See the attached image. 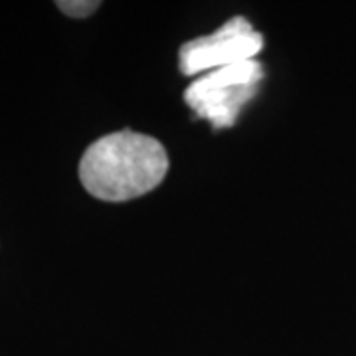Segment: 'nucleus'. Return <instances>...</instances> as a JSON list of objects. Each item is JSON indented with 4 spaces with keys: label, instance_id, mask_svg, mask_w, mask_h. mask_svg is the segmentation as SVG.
Here are the masks:
<instances>
[{
    "label": "nucleus",
    "instance_id": "obj_3",
    "mask_svg": "<svg viewBox=\"0 0 356 356\" xmlns=\"http://www.w3.org/2000/svg\"><path fill=\"white\" fill-rule=\"evenodd\" d=\"M264 48V36L245 20L236 16L214 34L186 42L178 54V65L184 76H204L220 67L255 60Z\"/></svg>",
    "mask_w": 356,
    "mask_h": 356
},
{
    "label": "nucleus",
    "instance_id": "obj_2",
    "mask_svg": "<svg viewBox=\"0 0 356 356\" xmlns=\"http://www.w3.org/2000/svg\"><path fill=\"white\" fill-rule=\"evenodd\" d=\"M261 79L264 65L257 60L220 67L192 81L184 91V102L214 129H228L254 99Z\"/></svg>",
    "mask_w": 356,
    "mask_h": 356
},
{
    "label": "nucleus",
    "instance_id": "obj_1",
    "mask_svg": "<svg viewBox=\"0 0 356 356\" xmlns=\"http://www.w3.org/2000/svg\"><path fill=\"white\" fill-rule=\"evenodd\" d=\"M166 170L165 147L129 129L97 139L79 161L81 184L105 202H125L154 191L165 180Z\"/></svg>",
    "mask_w": 356,
    "mask_h": 356
},
{
    "label": "nucleus",
    "instance_id": "obj_4",
    "mask_svg": "<svg viewBox=\"0 0 356 356\" xmlns=\"http://www.w3.org/2000/svg\"><path fill=\"white\" fill-rule=\"evenodd\" d=\"M58 8L67 16L86 18L99 8V2H95V0H65V2H58Z\"/></svg>",
    "mask_w": 356,
    "mask_h": 356
}]
</instances>
